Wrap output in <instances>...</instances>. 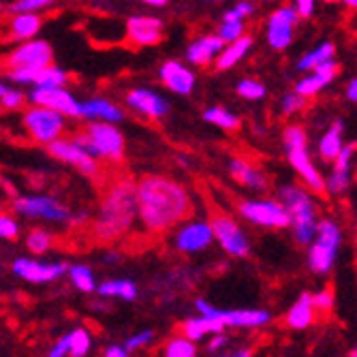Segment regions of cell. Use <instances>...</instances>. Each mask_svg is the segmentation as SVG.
Instances as JSON below:
<instances>
[{
    "label": "cell",
    "instance_id": "1",
    "mask_svg": "<svg viewBox=\"0 0 357 357\" xmlns=\"http://www.w3.org/2000/svg\"><path fill=\"white\" fill-rule=\"evenodd\" d=\"M137 221L150 233H165L186 221L191 212L188 191L167 175H144L135 182Z\"/></svg>",
    "mask_w": 357,
    "mask_h": 357
},
{
    "label": "cell",
    "instance_id": "2",
    "mask_svg": "<svg viewBox=\"0 0 357 357\" xmlns=\"http://www.w3.org/2000/svg\"><path fill=\"white\" fill-rule=\"evenodd\" d=\"M137 223V197L133 180H118L111 184L92 221V235L96 242H116Z\"/></svg>",
    "mask_w": 357,
    "mask_h": 357
},
{
    "label": "cell",
    "instance_id": "3",
    "mask_svg": "<svg viewBox=\"0 0 357 357\" xmlns=\"http://www.w3.org/2000/svg\"><path fill=\"white\" fill-rule=\"evenodd\" d=\"M73 140L82 146L94 161L120 163L125 158L127 140L118 125L109 122H86L82 131L73 135Z\"/></svg>",
    "mask_w": 357,
    "mask_h": 357
},
{
    "label": "cell",
    "instance_id": "4",
    "mask_svg": "<svg viewBox=\"0 0 357 357\" xmlns=\"http://www.w3.org/2000/svg\"><path fill=\"white\" fill-rule=\"evenodd\" d=\"M279 202L287 208L291 216L295 240L300 244H312L319 223H316V204L312 202L310 193L295 184H287L279 191Z\"/></svg>",
    "mask_w": 357,
    "mask_h": 357
},
{
    "label": "cell",
    "instance_id": "5",
    "mask_svg": "<svg viewBox=\"0 0 357 357\" xmlns=\"http://www.w3.org/2000/svg\"><path fill=\"white\" fill-rule=\"evenodd\" d=\"M306 144H308V137L300 125H291L283 131V146H285L291 167L300 173V177L306 182V186L310 191L321 193V191H325V180L321 177V173L316 171L314 163L310 161Z\"/></svg>",
    "mask_w": 357,
    "mask_h": 357
},
{
    "label": "cell",
    "instance_id": "6",
    "mask_svg": "<svg viewBox=\"0 0 357 357\" xmlns=\"http://www.w3.org/2000/svg\"><path fill=\"white\" fill-rule=\"evenodd\" d=\"M22 127L34 144L50 146L52 142L65 137L67 131V118L54 109L30 105L22 113Z\"/></svg>",
    "mask_w": 357,
    "mask_h": 357
},
{
    "label": "cell",
    "instance_id": "7",
    "mask_svg": "<svg viewBox=\"0 0 357 357\" xmlns=\"http://www.w3.org/2000/svg\"><path fill=\"white\" fill-rule=\"evenodd\" d=\"M343 233L334 221H321L316 225V235L308 250V266L316 274H327L334 268L336 255L340 248Z\"/></svg>",
    "mask_w": 357,
    "mask_h": 357
},
{
    "label": "cell",
    "instance_id": "8",
    "mask_svg": "<svg viewBox=\"0 0 357 357\" xmlns=\"http://www.w3.org/2000/svg\"><path fill=\"white\" fill-rule=\"evenodd\" d=\"M13 212L32 218V221H47V223H69L73 221V212L50 195H22L13 199Z\"/></svg>",
    "mask_w": 357,
    "mask_h": 357
},
{
    "label": "cell",
    "instance_id": "9",
    "mask_svg": "<svg viewBox=\"0 0 357 357\" xmlns=\"http://www.w3.org/2000/svg\"><path fill=\"white\" fill-rule=\"evenodd\" d=\"M237 212H240L244 221L259 227L285 229L291 225V216L287 208L276 199H246L237 206Z\"/></svg>",
    "mask_w": 357,
    "mask_h": 357
},
{
    "label": "cell",
    "instance_id": "10",
    "mask_svg": "<svg viewBox=\"0 0 357 357\" xmlns=\"http://www.w3.org/2000/svg\"><path fill=\"white\" fill-rule=\"evenodd\" d=\"M54 63V47L45 39H28V41L17 43L7 56L5 67L11 69H43Z\"/></svg>",
    "mask_w": 357,
    "mask_h": 357
},
{
    "label": "cell",
    "instance_id": "11",
    "mask_svg": "<svg viewBox=\"0 0 357 357\" xmlns=\"http://www.w3.org/2000/svg\"><path fill=\"white\" fill-rule=\"evenodd\" d=\"M173 246L184 252V255H195L210 248L214 242L210 221H202V218H191V221H182L180 225L173 227Z\"/></svg>",
    "mask_w": 357,
    "mask_h": 357
},
{
    "label": "cell",
    "instance_id": "12",
    "mask_svg": "<svg viewBox=\"0 0 357 357\" xmlns=\"http://www.w3.org/2000/svg\"><path fill=\"white\" fill-rule=\"evenodd\" d=\"M127 41L135 47H152L165 39V22L156 15L135 13L125 24Z\"/></svg>",
    "mask_w": 357,
    "mask_h": 357
},
{
    "label": "cell",
    "instance_id": "13",
    "mask_svg": "<svg viewBox=\"0 0 357 357\" xmlns=\"http://www.w3.org/2000/svg\"><path fill=\"white\" fill-rule=\"evenodd\" d=\"M125 105L137 113L146 118V120H163L169 116V101L156 90L144 88V86H135L125 92Z\"/></svg>",
    "mask_w": 357,
    "mask_h": 357
},
{
    "label": "cell",
    "instance_id": "14",
    "mask_svg": "<svg viewBox=\"0 0 357 357\" xmlns=\"http://www.w3.org/2000/svg\"><path fill=\"white\" fill-rule=\"evenodd\" d=\"M195 308L208 319L221 321L225 327H261L268 325L272 314L268 310H221L208 304L206 300H197Z\"/></svg>",
    "mask_w": 357,
    "mask_h": 357
},
{
    "label": "cell",
    "instance_id": "15",
    "mask_svg": "<svg viewBox=\"0 0 357 357\" xmlns=\"http://www.w3.org/2000/svg\"><path fill=\"white\" fill-rule=\"evenodd\" d=\"M210 227H212V235L214 240L221 244V248L231 255V257H246L250 252V242L246 233L240 229L231 216H225V214H216L212 221H210Z\"/></svg>",
    "mask_w": 357,
    "mask_h": 357
},
{
    "label": "cell",
    "instance_id": "16",
    "mask_svg": "<svg viewBox=\"0 0 357 357\" xmlns=\"http://www.w3.org/2000/svg\"><path fill=\"white\" fill-rule=\"evenodd\" d=\"M45 148L56 158V161H61V163L77 169L82 175L94 177L98 173V161H94V158L82 146H79L73 137H71V140H69V137H61V140L52 142Z\"/></svg>",
    "mask_w": 357,
    "mask_h": 357
},
{
    "label": "cell",
    "instance_id": "17",
    "mask_svg": "<svg viewBox=\"0 0 357 357\" xmlns=\"http://www.w3.org/2000/svg\"><path fill=\"white\" fill-rule=\"evenodd\" d=\"M30 105H41L63 113L65 118H82V101L67 88H32L28 92Z\"/></svg>",
    "mask_w": 357,
    "mask_h": 357
},
{
    "label": "cell",
    "instance_id": "18",
    "mask_svg": "<svg viewBox=\"0 0 357 357\" xmlns=\"http://www.w3.org/2000/svg\"><path fill=\"white\" fill-rule=\"evenodd\" d=\"M297 19H300V15H297V11L293 7H279L270 13L266 39H268V45L274 52H285L293 43V32H295Z\"/></svg>",
    "mask_w": 357,
    "mask_h": 357
},
{
    "label": "cell",
    "instance_id": "19",
    "mask_svg": "<svg viewBox=\"0 0 357 357\" xmlns=\"http://www.w3.org/2000/svg\"><path fill=\"white\" fill-rule=\"evenodd\" d=\"M13 274L19 276L22 281L32 283V285H45V283H54L61 279L63 274H67L69 266L65 263H43L30 259V257H17L11 266Z\"/></svg>",
    "mask_w": 357,
    "mask_h": 357
},
{
    "label": "cell",
    "instance_id": "20",
    "mask_svg": "<svg viewBox=\"0 0 357 357\" xmlns=\"http://www.w3.org/2000/svg\"><path fill=\"white\" fill-rule=\"evenodd\" d=\"M158 79L161 84L171 90L173 94H180V96H188L193 94L195 86H197V75L191 69V65L182 63V61H165L161 67H158Z\"/></svg>",
    "mask_w": 357,
    "mask_h": 357
},
{
    "label": "cell",
    "instance_id": "21",
    "mask_svg": "<svg viewBox=\"0 0 357 357\" xmlns=\"http://www.w3.org/2000/svg\"><path fill=\"white\" fill-rule=\"evenodd\" d=\"M125 118H127L125 107H120L107 96H90L82 101V118H79V120L120 125Z\"/></svg>",
    "mask_w": 357,
    "mask_h": 357
},
{
    "label": "cell",
    "instance_id": "22",
    "mask_svg": "<svg viewBox=\"0 0 357 357\" xmlns=\"http://www.w3.org/2000/svg\"><path fill=\"white\" fill-rule=\"evenodd\" d=\"M223 47H225V41L216 32L197 36L195 41H191L186 45V52H184L186 65H191V67H210V65H214L216 56L223 52Z\"/></svg>",
    "mask_w": 357,
    "mask_h": 357
},
{
    "label": "cell",
    "instance_id": "23",
    "mask_svg": "<svg viewBox=\"0 0 357 357\" xmlns=\"http://www.w3.org/2000/svg\"><path fill=\"white\" fill-rule=\"evenodd\" d=\"M353 154H355V146H343V150L338 152V156L334 158V169L325 182V188L332 195H343L349 184H351V163H353Z\"/></svg>",
    "mask_w": 357,
    "mask_h": 357
},
{
    "label": "cell",
    "instance_id": "24",
    "mask_svg": "<svg viewBox=\"0 0 357 357\" xmlns=\"http://www.w3.org/2000/svg\"><path fill=\"white\" fill-rule=\"evenodd\" d=\"M229 173L233 175L235 182H240L242 186H246L250 191L266 193L270 188V182H268L266 173L259 167L246 163L244 158H231V161H229Z\"/></svg>",
    "mask_w": 357,
    "mask_h": 357
},
{
    "label": "cell",
    "instance_id": "25",
    "mask_svg": "<svg viewBox=\"0 0 357 357\" xmlns=\"http://www.w3.org/2000/svg\"><path fill=\"white\" fill-rule=\"evenodd\" d=\"M43 28V17L41 13H15L9 19L7 36L11 41H28V39H36V34Z\"/></svg>",
    "mask_w": 357,
    "mask_h": 357
},
{
    "label": "cell",
    "instance_id": "26",
    "mask_svg": "<svg viewBox=\"0 0 357 357\" xmlns=\"http://www.w3.org/2000/svg\"><path fill=\"white\" fill-rule=\"evenodd\" d=\"M250 50H252V36H248V34L235 39V41H231V43H225L223 52L218 54L216 61H214L216 71H229V69H233L237 63L244 61Z\"/></svg>",
    "mask_w": 357,
    "mask_h": 357
},
{
    "label": "cell",
    "instance_id": "27",
    "mask_svg": "<svg viewBox=\"0 0 357 357\" xmlns=\"http://www.w3.org/2000/svg\"><path fill=\"white\" fill-rule=\"evenodd\" d=\"M225 329V325L221 321H216V319H208V316L199 314V316H191V319L184 321L182 325V332L188 340L197 343V340H202L206 338L208 334H221Z\"/></svg>",
    "mask_w": 357,
    "mask_h": 357
},
{
    "label": "cell",
    "instance_id": "28",
    "mask_svg": "<svg viewBox=\"0 0 357 357\" xmlns=\"http://www.w3.org/2000/svg\"><path fill=\"white\" fill-rule=\"evenodd\" d=\"M314 306H312V295L302 293L297 297V302L291 306V310L287 312V325L293 329H304L312 323V316H314Z\"/></svg>",
    "mask_w": 357,
    "mask_h": 357
},
{
    "label": "cell",
    "instance_id": "29",
    "mask_svg": "<svg viewBox=\"0 0 357 357\" xmlns=\"http://www.w3.org/2000/svg\"><path fill=\"white\" fill-rule=\"evenodd\" d=\"M204 120H206L208 125L216 127V129L227 131V133L237 131V129H240V125H242L240 116L233 113V111L227 109V107H221V105H212V107L204 109Z\"/></svg>",
    "mask_w": 357,
    "mask_h": 357
},
{
    "label": "cell",
    "instance_id": "30",
    "mask_svg": "<svg viewBox=\"0 0 357 357\" xmlns=\"http://www.w3.org/2000/svg\"><path fill=\"white\" fill-rule=\"evenodd\" d=\"M96 293L103 297H118V300H127L133 302L140 291H137V285L129 279H120V281H105L101 285H96Z\"/></svg>",
    "mask_w": 357,
    "mask_h": 357
},
{
    "label": "cell",
    "instance_id": "31",
    "mask_svg": "<svg viewBox=\"0 0 357 357\" xmlns=\"http://www.w3.org/2000/svg\"><path fill=\"white\" fill-rule=\"evenodd\" d=\"M343 150V122H334L319 142V154L323 161H334Z\"/></svg>",
    "mask_w": 357,
    "mask_h": 357
},
{
    "label": "cell",
    "instance_id": "32",
    "mask_svg": "<svg viewBox=\"0 0 357 357\" xmlns=\"http://www.w3.org/2000/svg\"><path fill=\"white\" fill-rule=\"evenodd\" d=\"M67 84H69V73L63 67L52 63L36 73L32 88H65Z\"/></svg>",
    "mask_w": 357,
    "mask_h": 357
},
{
    "label": "cell",
    "instance_id": "33",
    "mask_svg": "<svg viewBox=\"0 0 357 357\" xmlns=\"http://www.w3.org/2000/svg\"><path fill=\"white\" fill-rule=\"evenodd\" d=\"M334 52H336V47L329 41L316 45L312 52L304 54L300 61H297V71H314L321 63H325V61H329V58H334Z\"/></svg>",
    "mask_w": 357,
    "mask_h": 357
},
{
    "label": "cell",
    "instance_id": "34",
    "mask_svg": "<svg viewBox=\"0 0 357 357\" xmlns=\"http://www.w3.org/2000/svg\"><path fill=\"white\" fill-rule=\"evenodd\" d=\"M329 84H332L329 77H325V75H321V73L312 71V73H308L306 77H302L300 82L295 84V92L300 94V96H304V98H308V96L319 94V92H321L323 88H327Z\"/></svg>",
    "mask_w": 357,
    "mask_h": 357
},
{
    "label": "cell",
    "instance_id": "35",
    "mask_svg": "<svg viewBox=\"0 0 357 357\" xmlns=\"http://www.w3.org/2000/svg\"><path fill=\"white\" fill-rule=\"evenodd\" d=\"M24 244H26V248H28L32 255H45V252H50V248H52V244H54V237H52L50 231L36 227V229H30V231L26 233Z\"/></svg>",
    "mask_w": 357,
    "mask_h": 357
},
{
    "label": "cell",
    "instance_id": "36",
    "mask_svg": "<svg viewBox=\"0 0 357 357\" xmlns=\"http://www.w3.org/2000/svg\"><path fill=\"white\" fill-rule=\"evenodd\" d=\"M71 283L82 291V293H94L96 291V281H94V274L88 266H71L67 270Z\"/></svg>",
    "mask_w": 357,
    "mask_h": 357
},
{
    "label": "cell",
    "instance_id": "37",
    "mask_svg": "<svg viewBox=\"0 0 357 357\" xmlns=\"http://www.w3.org/2000/svg\"><path fill=\"white\" fill-rule=\"evenodd\" d=\"M92 347V336L90 332L77 327L69 332V355L71 357H86Z\"/></svg>",
    "mask_w": 357,
    "mask_h": 357
},
{
    "label": "cell",
    "instance_id": "38",
    "mask_svg": "<svg viewBox=\"0 0 357 357\" xmlns=\"http://www.w3.org/2000/svg\"><path fill=\"white\" fill-rule=\"evenodd\" d=\"M165 357H197V347L186 336H175L165 345Z\"/></svg>",
    "mask_w": 357,
    "mask_h": 357
},
{
    "label": "cell",
    "instance_id": "39",
    "mask_svg": "<svg viewBox=\"0 0 357 357\" xmlns=\"http://www.w3.org/2000/svg\"><path fill=\"white\" fill-rule=\"evenodd\" d=\"M56 5V0H13L9 5V13H43Z\"/></svg>",
    "mask_w": 357,
    "mask_h": 357
},
{
    "label": "cell",
    "instance_id": "40",
    "mask_svg": "<svg viewBox=\"0 0 357 357\" xmlns=\"http://www.w3.org/2000/svg\"><path fill=\"white\" fill-rule=\"evenodd\" d=\"M216 34L223 39L225 43H231L235 39H240L246 34V24L244 19H223L221 26H218Z\"/></svg>",
    "mask_w": 357,
    "mask_h": 357
},
{
    "label": "cell",
    "instance_id": "41",
    "mask_svg": "<svg viewBox=\"0 0 357 357\" xmlns=\"http://www.w3.org/2000/svg\"><path fill=\"white\" fill-rule=\"evenodd\" d=\"M235 90H237V94H240L242 98H246V101H259V98H263L266 92H268L259 79H250V77L240 79Z\"/></svg>",
    "mask_w": 357,
    "mask_h": 357
},
{
    "label": "cell",
    "instance_id": "42",
    "mask_svg": "<svg viewBox=\"0 0 357 357\" xmlns=\"http://www.w3.org/2000/svg\"><path fill=\"white\" fill-rule=\"evenodd\" d=\"M28 101V94L19 88H7L5 94L0 96V107L7 109V111H15V109H22Z\"/></svg>",
    "mask_w": 357,
    "mask_h": 357
},
{
    "label": "cell",
    "instance_id": "43",
    "mask_svg": "<svg viewBox=\"0 0 357 357\" xmlns=\"http://www.w3.org/2000/svg\"><path fill=\"white\" fill-rule=\"evenodd\" d=\"M304 105H306V98L300 96L295 90L283 94V98H281V111H283V116H293L297 111H302Z\"/></svg>",
    "mask_w": 357,
    "mask_h": 357
},
{
    "label": "cell",
    "instance_id": "44",
    "mask_svg": "<svg viewBox=\"0 0 357 357\" xmlns=\"http://www.w3.org/2000/svg\"><path fill=\"white\" fill-rule=\"evenodd\" d=\"M39 71L41 69H11V71H7V77H9V82H13L17 86H34Z\"/></svg>",
    "mask_w": 357,
    "mask_h": 357
},
{
    "label": "cell",
    "instance_id": "45",
    "mask_svg": "<svg viewBox=\"0 0 357 357\" xmlns=\"http://www.w3.org/2000/svg\"><path fill=\"white\" fill-rule=\"evenodd\" d=\"M17 235H19L17 218L11 216V214L0 212V237H3V240H15Z\"/></svg>",
    "mask_w": 357,
    "mask_h": 357
},
{
    "label": "cell",
    "instance_id": "46",
    "mask_svg": "<svg viewBox=\"0 0 357 357\" xmlns=\"http://www.w3.org/2000/svg\"><path fill=\"white\" fill-rule=\"evenodd\" d=\"M255 11H257L255 3H250V0H240L237 5H233L231 9L225 11L223 19H246V17L255 15Z\"/></svg>",
    "mask_w": 357,
    "mask_h": 357
},
{
    "label": "cell",
    "instance_id": "47",
    "mask_svg": "<svg viewBox=\"0 0 357 357\" xmlns=\"http://www.w3.org/2000/svg\"><path fill=\"white\" fill-rule=\"evenodd\" d=\"M152 340H154V332H152V329H142L140 334L131 336V338L125 343V349H127L129 353H131V351H140V349L148 347Z\"/></svg>",
    "mask_w": 357,
    "mask_h": 357
},
{
    "label": "cell",
    "instance_id": "48",
    "mask_svg": "<svg viewBox=\"0 0 357 357\" xmlns=\"http://www.w3.org/2000/svg\"><path fill=\"white\" fill-rule=\"evenodd\" d=\"M334 304V297L329 291H319L316 295H312V306L319 308V310H329Z\"/></svg>",
    "mask_w": 357,
    "mask_h": 357
},
{
    "label": "cell",
    "instance_id": "49",
    "mask_svg": "<svg viewBox=\"0 0 357 357\" xmlns=\"http://www.w3.org/2000/svg\"><path fill=\"white\" fill-rule=\"evenodd\" d=\"M67 355H69V334H65L61 340L54 343L47 357H67Z\"/></svg>",
    "mask_w": 357,
    "mask_h": 357
},
{
    "label": "cell",
    "instance_id": "50",
    "mask_svg": "<svg viewBox=\"0 0 357 357\" xmlns=\"http://www.w3.org/2000/svg\"><path fill=\"white\" fill-rule=\"evenodd\" d=\"M293 9L300 17H310L314 11V0H293Z\"/></svg>",
    "mask_w": 357,
    "mask_h": 357
},
{
    "label": "cell",
    "instance_id": "51",
    "mask_svg": "<svg viewBox=\"0 0 357 357\" xmlns=\"http://www.w3.org/2000/svg\"><path fill=\"white\" fill-rule=\"evenodd\" d=\"M105 357H129V351L125 349V345H111L105 349Z\"/></svg>",
    "mask_w": 357,
    "mask_h": 357
},
{
    "label": "cell",
    "instance_id": "52",
    "mask_svg": "<svg viewBox=\"0 0 357 357\" xmlns=\"http://www.w3.org/2000/svg\"><path fill=\"white\" fill-rule=\"evenodd\" d=\"M227 345V336H223V334H216L214 338H212V343L208 345V349L210 351H218V349H223Z\"/></svg>",
    "mask_w": 357,
    "mask_h": 357
},
{
    "label": "cell",
    "instance_id": "53",
    "mask_svg": "<svg viewBox=\"0 0 357 357\" xmlns=\"http://www.w3.org/2000/svg\"><path fill=\"white\" fill-rule=\"evenodd\" d=\"M347 98H349V101H353V103H357V77L351 79L349 86H347Z\"/></svg>",
    "mask_w": 357,
    "mask_h": 357
},
{
    "label": "cell",
    "instance_id": "54",
    "mask_svg": "<svg viewBox=\"0 0 357 357\" xmlns=\"http://www.w3.org/2000/svg\"><path fill=\"white\" fill-rule=\"evenodd\" d=\"M133 3H142V5H148V7H154V9H161L169 3V0H133Z\"/></svg>",
    "mask_w": 357,
    "mask_h": 357
},
{
    "label": "cell",
    "instance_id": "55",
    "mask_svg": "<svg viewBox=\"0 0 357 357\" xmlns=\"http://www.w3.org/2000/svg\"><path fill=\"white\" fill-rule=\"evenodd\" d=\"M120 259H122V257L118 255V252H107V255L103 257V261H105V263H118Z\"/></svg>",
    "mask_w": 357,
    "mask_h": 357
},
{
    "label": "cell",
    "instance_id": "56",
    "mask_svg": "<svg viewBox=\"0 0 357 357\" xmlns=\"http://www.w3.org/2000/svg\"><path fill=\"white\" fill-rule=\"evenodd\" d=\"M343 3L351 9H357V0H343Z\"/></svg>",
    "mask_w": 357,
    "mask_h": 357
},
{
    "label": "cell",
    "instance_id": "57",
    "mask_svg": "<svg viewBox=\"0 0 357 357\" xmlns=\"http://www.w3.org/2000/svg\"><path fill=\"white\" fill-rule=\"evenodd\" d=\"M231 357H250V353H248V351H237V353H233Z\"/></svg>",
    "mask_w": 357,
    "mask_h": 357
},
{
    "label": "cell",
    "instance_id": "58",
    "mask_svg": "<svg viewBox=\"0 0 357 357\" xmlns=\"http://www.w3.org/2000/svg\"><path fill=\"white\" fill-rule=\"evenodd\" d=\"M7 88H9V86H7V84L3 82V79H0V96H3V94H5V90H7Z\"/></svg>",
    "mask_w": 357,
    "mask_h": 357
},
{
    "label": "cell",
    "instance_id": "59",
    "mask_svg": "<svg viewBox=\"0 0 357 357\" xmlns=\"http://www.w3.org/2000/svg\"><path fill=\"white\" fill-rule=\"evenodd\" d=\"M5 11V5H3V0H0V13H3Z\"/></svg>",
    "mask_w": 357,
    "mask_h": 357
},
{
    "label": "cell",
    "instance_id": "60",
    "mask_svg": "<svg viewBox=\"0 0 357 357\" xmlns=\"http://www.w3.org/2000/svg\"><path fill=\"white\" fill-rule=\"evenodd\" d=\"M261 3H276V0H261Z\"/></svg>",
    "mask_w": 357,
    "mask_h": 357
},
{
    "label": "cell",
    "instance_id": "61",
    "mask_svg": "<svg viewBox=\"0 0 357 357\" xmlns=\"http://www.w3.org/2000/svg\"><path fill=\"white\" fill-rule=\"evenodd\" d=\"M351 357H357V349H355V351L351 353Z\"/></svg>",
    "mask_w": 357,
    "mask_h": 357
},
{
    "label": "cell",
    "instance_id": "62",
    "mask_svg": "<svg viewBox=\"0 0 357 357\" xmlns=\"http://www.w3.org/2000/svg\"><path fill=\"white\" fill-rule=\"evenodd\" d=\"M206 3H218V0H206Z\"/></svg>",
    "mask_w": 357,
    "mask_h": 357
},
{
    "label": "cell",
    "instance_id": "63",
    "mask_svg": "<svg viewBox=\"0 0 357 357\" xmlns=\"http://www.w3.org/2000/svg\"><path fill=\"white\" fill-rule=\"evenodd\" d=\"M218 357H227V355H218Z\"/></svg>",
    "mask_w": 357,
    "mask_h": 357
},
{
    "label": "cell",
    "instance_id": "64",
    "mask_svg": "<svg viewBox=\"0 0 357 357\" xmlns=\"http://www.w3.org/2000/svg\"><path fill=\"white\" fill-rule=\"evenodd\" d=\"M355 223H357V214H355Z\"/></svg>",
    "mask_w": 357,
    "mask_h": 357
}]
</instances>
